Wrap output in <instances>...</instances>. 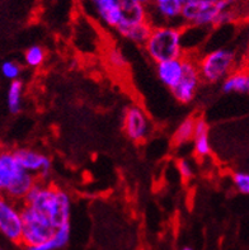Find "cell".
Segmentation results:
<instances>
[{
	"label": "cell",
	"instance_id": "obj_1",
	"mask_svg": "<svg viewBox=\"0 0 249 250\" xmlns=\"http://www.w3.org/2000/svg\"><path fill=\"white\" fill-rule=\"evenodd\" d=\"M144 48L155 63L183 59V29L174 25H154Z\"/></svg>",
	"mask_w": 249,
	"mask_h": 250
},
{
	"label": "cell",
	"instance_id": "obj_2",
	"mask_svg": "<svg viewBox=\"0 0 249 250\" xmlns=\"http://www.w3.org/2000/svg\"><path fill=\"white\" fill-rule=\"evenodd\" d=\"M23 219L22 243L25 248L42 244L52 239L56 232V228L52 225L46 213L36 209L35 207L23 205L21 208Z\"/></svg>",
	"mask_w": 249,
	"mask_h": 250
},
{
	"label": "cell",
	"instance_id": "obj_3",
	"mask_svg": "<svg viewBox=\"0 0 249 250\" xmlns=\"http://www.w3.org/2000/svg\"><path fill=\"white\" fill-rule=\"evenodd\" d=\"M235 63V54L227 48L211 51L197 62L202 82L208 84L224 82L231 74Z\"/></svg>",
	"mask_w": 249,
	"mask_h": 250
},
{
	"label": "cell",
	"instance_id": "obj_4",
	"mask_svg": "<svg viewBox=\"0 0 249 250\" xmlns=\"http://www.w3.org/2000/svg\"><path fill=\"white\" fill-rule=\"evenodd\" d=\"M201 80L197 61L184 56L183 57V74L181 76L180 82L177 83L174 88L170 89V92L180 103L187 104L195 98Z\"/></svg>",
	"mask_w": 249,
	"mask_h": 250
},
{
	"label": "cell",
	"instance_id": "obj_5",
	"mask_svg": "<svg viewBox=\"0 0 249 250\" xmlns=\"http://www.w3.org/2000/svg\"><path fill=\"white\" fill-rule=\"evenodd\" d=\"M9 198L0 200V231L8 240L21 244L22 243L23 219L21 209Z\"/></svg>",
	"mask_w": 249,
	"mask_h": 250
},
{
	"label": "cell",
	"instance_id": "obj_6",
	"mask_svg": "<svg viewBox=\"0 0 249 250\" xmlns=\"http://www.w3.org/2000/svg\"><path fill=\"white\" fill-rule=\"evenodd\" d=\"M218 1L214 4L202 3V1H186L183 4L181 19L186 24L193 27L215 25L216 18L221 13Z\"/></svg>",
	"mask_w": 249,
	"mask_h": 250
},
{
	"label": "cell",
	"instance_id": "obj_7",
	"mask_svg": "<svg viewBox=\"0 0 249 250\" xmlns=\"http://www.w3.org/2000/svg\"><path fill=\"white\" fill-rule=\"evenodd\" d=\"M123 131L131 141L144 143L149 136L150 124L145 112L139 105H130L125 109L122 117Z\"/></svg>",
	"mask_w": 249,
	"mask_h": 250
},
{
	"label": "cell",
	"instance_id": "obj_8",
	"mask_svg": "<svg viewBox=\"0 0 249 250\" xmlns=\"http://www.w3.org/2000/svg\"><path fill=\"white\" fill-rule=\"evenodd\" d=\"M13 154L24 170L29 171L32 174H38L41 178H46L50 174L52 163L47 155L25 147L13 150Z\"/></svg>",
	"mask_w": 249,
	"mask_h": 250
},
{
	"label": "cell",
	"instance_id": "obj_9",
	"mask_svg": "<svg viewBox=\"0 0 249 250\" xmlns=\"http://www.w3.org/2000/svg\"><path fill=\"white\" fill-rule=\"evenodd\" d=\"M70 211H71L70 196L65 190L55 187L46 208V215L51 220L52 225L57 229L69 224Z\"/></svg>",
	"mask_w": 249,
	"mask_h": 250
},
{
	"label": "cell",
	"instance_id": "obj_10",
	"mask_svg": "<svg viewBox=\"0 0 249 250\" xmlns=\"http://www.w3.org/2000/svg\"><path fill=\"white\" fill-rule=\"evenodd\" d=\"M116 3L122 14V22L117 27L116 31L149 21L146 5L140 3L139 0H116Z\"/></svg>",
	"mask_w": 249,
	"mask_h": 250
},
{
	"label": "cell",
	"instance_id": "obj_11",
	"mask_svg": "<svg viewBox=\"0 0 249 250\" xmlns=\"http://www.w3.org/2000/svg\"><path fill=\"white\" fill-rule=\"evenodd\" d=\"M95 16L107 27L116 29L122 22V14L116 0H88Z\"/></svg>",
	"mask_w": 249,
	"mask_h": 250
},
{
	"label": "cell",
	"instance_id": "obj_12",
	"mask_svg": "<svg viewBox=\"0 0 249 250\" xmlns=\"http://www.w3.org/2000/svg\"><path fill=\"white\" fill-rule=\"evenodd\" d=\"M24 169L17 162L13 151L5 150L0 154V189L5 190Z\"/></svg>",
	"mask_w": 249,
	"mask_h": 250
},
{
	"label": "cell",
	"instance_id": "obj_13",
	"mask_svg": "<svg viewBox=\"0 0 249 250\" xmlns=\"http://www.w3.org/2000/svg\"><path fill=\"white\" fill-rule=\"evenodd\" d=\"M36 183H37V178L35 177V174H32V173L27 170H23L10 183L9 187L4 190V194H5L6 198H9L12 201H24L29 189Z\"/></svg>",
	"mask_w": 249,
	"mask_h": 250
},
{
	"label": "cell",
	"instance_id": "obj_14",
	"mask_svg": "<svg viewBox=\"0 0 249 250\" xmlns=\"http://www.w3.org/2000/svg\"><path fill=\"white\" fill-rule=\"evenodd\" d=\"M155 65H157V75L159 80L167 88H174L183 74V59L164 61V62L155 63Z\"/></svg>",
	"mask_w": 249,
	"mask_h": 250
},
{
	"label": "cell",
	"instance_id": "obj_15",
	"mask_svg": "<svg viewBox=\"0 0 249 250\" xmlns=\"http://www.w3.org/2000/svg\"><path fill=\"white\" fill-rule=\"evenodd\" d=\"M153 28H154V25L149 21H146V22L139 23V24H134L130 25V27H125V28L117 29V32L122 37L127 38L131 42H135L136 44H140V46H145L149 37L152 35Z\"/></svg>",
	"mask_w": 249,
	"mask_h": 250
},
{
	"label": "cell",
	"instance_id": "obj_16",
	"mask_svg": "<svg viewBox=\"0 0 249 250\" xmlns=\"http://www.w3.org/2000/svg\"><path fill=\"white\" fill-rule=\"evenodd\" d=\"M223 92L224 93H239V94H249V73L239 71L230 74L223 82Z\"/></svg>",
	"mask_w": 249,
	"mask_h": 250
},
{
	"label": "cell",
	"instance_id": "obj_17",
	"mask_svg": "<svg viewBox=\"0 0 249 250\" xmlns=\"http://www.w3.org/2000/svg\"><path fill=\"white\" fill-rule=\"evenodd\" d=\"M196 118L197 117H188L181 122L180 126L177 127L176 131L172 135V144H173V146L178 147V146L184 145L188 141L193 140V137H195Z\"/></svg>",
	"mask_w": 249,
	"mask_h": 250
},
{
	"label": "cell",
	"instance_id": "obj_18",
	"mask_svg": "<svg viewBox=\"0 0 249 250\" xmlns=\"http://www.w3.org/2000/svg\"><path fill=\"white\" fill-rule=\"evenodd\" d=\"M153 6V10L159 18H161L165 22H170L177 18H181L182 16L183 4L178 1H164V3H150Z\"/></svg>",
	"mask_w": 249,
	"mask_h": 250
},
{
	"label": "cell",
	"instance_id": "obj_19",
	"mask_svg": "<svg viewBox=\"0 0 249 250\" xmlns=\"http://www.w3.org/2000/svg\"><path fill=\"white\" fill-rule=\"evenodd\" d=\"M23 83L21 80H13L6 93V104L12 114H18L22 111Z\"/></svg>",
	"mask_w": 249,
	"mask_h": 250
},
{
	"label": "cell",
	"instance_id": "obj_20",
	"mask_svg": "<svg viewBox=\"0 0 249 250\" xmlns=\"http://www.w3.org/2000/svg\"><path fill=\"white\" fill-rule=\"evenodd\" d=\"M45 57H46V52L38 44H33L29 48H27L24 54L25 63L31 67H38L40 65H42L45 61Z\"/></svg>",
	"mask_w": 249,
	"mask_h": 250
},
{
	"label": "cell",
	"instance_id": "obj_21",
	"mask_svg": "<svg viewBox=\"0 0 249 250\" xmlns=\"http://www.w3.org/2000/svg\"><path fill=\"white\" fill-rule=\"evenodd\" d=\"M193 141H195L196 155L201 156V158L210 155V152H211V145H210V140H208V133L195 135Z\"/></svg>",
	"mask_w": 249,
	"mask_h": 250
},
{
	"label": "cell",
	"instance_id": "obj_22",
	"mask_svg": "<svg viewBox=\"0 0 249 250\" xmlns=\"http://www.w3.org/2000/svg\"><path fill=\"white\" fill-rule=\"evenodd\" d=\"M52 240L55 241L57 249L67 247V244L70 240V224L61 226V228L56 229V232L52 236Z\"/></svg>",
	"mask_w": 249,
	"mask_h": 250
},
{
	"label": "cell",
	"instance_id": "obj_23",
	"mask_svg": "<svg viewBox=\"0 0 249 250\" xmlns=\"http://www.w3.org/2000/svg\"><path fill=\"white\" fill-rule=\"evenodd\" d=\"M1 74L4 75V78L9 79L10 82L18 80L19 75H21V66L14 61H4L1 63Z\"/></svg>",
	"mask_w": 249,
	"mask_h": 250
},
{
	"label": "cell",
	"instance_id": "obj_24",
	"mask_svg": "<svg viewBox=\"0 0 249 250\" xmlns=\"http://www.w3.org/2000/svg\"><path fill=\"white\" fill-rule=\"evenodd\" d=\"M233 182L238 192L242 194H249V173H244V171L234 173Z\"/></svg>",
	"mask_w": 249,
	"mask_h": 250
},
{
	"label": "cell",
	"instance_id": "obj_25",
	"mask_svg": "<svg viewBox=\"0 0 249 250\" xmlns=\"http://www.w3.org/2000/svg\"><path fill=\"white\" fill-rule=\"evenodd\" d=\"M107 59H108V62H110L111 66L116 67L117 70L126 69V66H127L126 59H125V57H123V55L121 54L120 51L116 50V48H112V50L108 51Z\"/></svg>",
	"mask_w": 249,
	"mask_h": 250
},
{
	"label": "cell",
	"instance_id": "obj_26",
	"mask_svg": "<svg viewBox=\"0 0 249 250\" xmlns=\"http://www.w3.org/2000/svg\"><path fill=\"white\" fill-rule=\"evenodd\" d=\"M177 168H178V171H180L181 177L184 182H188L189 179H192L193 177V170L192 167L189 164V162L187 159H180L177 162Z\"/></svg>",
	"mask_w": 249,
	"mask_h": 250
},
{
	"label": "cell",
	"instance_id": "obj_27",
	"mask_svg": "<svg viewBox=\"0 0 249 250\" xmlns=\"http://www.w3.org/2000/svg\"><path fill=\"white\" fill-rule=\"evenodd\" d=\"M234 21H235V13L231 9H227L219 14V17L216 18V22H215V25L227 24V23H231Z\"/></svg>",
	"mask_w": 249,
	"mask_h": 250
},
{
	"label": "cell",
	"instance_id": "obj_28",
	"mask_svg": "<svg viewBox=\"0 0 249 250\" xmlns=\"http://www.w3.org/2000/svg\"><path fill=\"white\" fill-rule=\"evenodd\" d=\"M164 1H178L181 4H184L187 0H152V3H164Z\"/></svg>",
	"mask_w": 249,
	"mask_h": 250
},
{
	"label": "cell",
	"instance_id": "obj_29",
	"mask_svg": "<svg viewBox=\"0 0 249 250\" xmlns=\"http://www.w3.org/2000/svg\"><path fill=\"white\" fill-rule=\"evenodd\" d=\"M139 1H140V3H141V4H144V5H146V6H148L149 4L152 3V0H139Z\"/></svg>",
	"mask_w": 249,
	"mask_h": 250
},
{
	"label": "cell",
	"instance_id": "obj_30",
	"mask_svg": "<svg viewBox=\"0 0 249 250\" xmlns=\"http://www.w3.org/2000/svg\"><path fill=\"white\" fill-rule=\"evenodd\" d=\"M182 250H192V249H191V248H184V249H182Z\"/></svg>",
	"mask_w": 249,
	"mask_h": 250
}]
</instances>
